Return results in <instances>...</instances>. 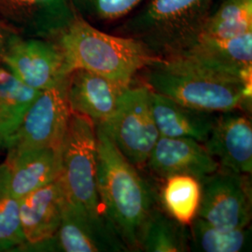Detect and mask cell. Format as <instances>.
Here are the masks:
<instances>
[{
  "mask_svg": "<svg viewBox=\"0 0 252 252\" xmlns=\"http://www.w3.org/2000/svg\"><path fill=\"white\" fill-rule=\"evenodd\" d=\"M140 72L151 90L189 108L224 112L252 101V79L187 56L155 58Z\"/></svg>",
  "mask_w": 252,
  "mask_h": 252,
  "instance_id": "cell-1",
  "label": "cell"
},
{
  "mask_svg": "<svg viewBox=\"0 0 252 252\" xmlns=\"http://www.w3.org/2000/svg\"><path fill=\"white\" fill-rule=\"evenodd\" d=\"M95 132L96 187L102 215L128 251H139L141 234L154 208L153 189L106 132L98 126Z\"/></svg>",
  "mask_w": 252,
  "mask_h": 252,
  "instance_id": "cell-2",
  "label": "cell"
},
{
  "mask_svg": "<svg viewBox=\"0 0 252 252\" xmlns=\"http://www.w3.org/2000/svg\"><path fill=\"white\" fill-rule=\"evenodd\" d=\"M214 0H146L113 34L133 38L156 58L185 53L206 25Z\"/></svg>",
  "mask_w": 252,
  "mask_h": 252,
  "instance_id": "cell-3",
  "label": "cell"
},
{
  "mask_svg": "<svg viewBox=\"0 0 252 252\" xmlns=\"http://www.w3.org/2000/svg\"><path fill=\"white\" fill-rule=\"evenodd\" d=\"M54 40L67 74L84 69L125 85H131L135 75L156 58L135 39L103 32L78 15Z\"/></svg>",
  "mask_w": 252,
  "mask_h": 252,
  "instance_id": "cell-4",
  "label": "cell"
},
{
  "mask_svg": "<svg viewBox=\"0 0 252 252\" xmlns=\"http://www.w3.org/2000/svg\"><path fill=\"white\" fill-rule=\"evenodd\" d=\"M97 141L95 126L71 112L60 147L58 180L65 201L91 218L103 217L96 187Z\"/></svg>",
  "mask_w": 252,
  "mask_h": 252,
  "instance_id": "cell-5",
  "label": "cell"
},
{
  "mask_svg": "<svg viewBox=\"0 0 252 252\" xmlns=\"http://www.w3.org/2000/svg\"><path fill=\"white\" fill-rule=\"evenodd\" d=\"M103 129L120 153L136 167L146 165L160 134L153 118L151 89L145 84L124 92L117 110Z\"/></svg>",
  "mask_w": 252,
  "mask_h": 252,
  "instance_id": "cell-6",
  "label": "cell"
},
{
  "mask_svg": "<svg viewBox=\"0 0 252 252\" xmlns=\"http://www.w3.org/2000/svg\"><path fill=\"white\" fill-rule=\"evenodd\" d=\"M66 84L67 77L40 92L6 145L7 153L38 148L60 149L71 115Z\"/></svg>",
  "mask_w": 252,
  "mask_h": 252,
  "instance_id": "cell-7",
  "label": "cell"
},
{
  "mask_svg": "<svg viewBox=\"0 0 252 252\" xmlns=\"http://www.w3.org/2000/svg\"><path fill=\"white\" fill-rule=\"evenodd\" d=\"M246 176L218 170L200 180L202 196L197 217L223 230L249 226L252 194Z\"/></svg>",
  "mask_w": 252,
  "mask_h": 252,
  "instance_id": "cell-8",
  "label": "cell"
},
{
  "mask_svg": "<svg viewBox=\"0 0 252 252\" xmlns=\"http://www.w3.org/2000/svg\"><path fill=\"white\" fill-rule=\"evenodd\" d=\"M0 62L20 81L38 91L53 87L68 75L62 52L53 39L13 34Z\"/></svg>",
  "mask_w": 252,
  "mask_h": 252,
  "instance_id": "cell-9",
  "label": "cell"
},
{
  "mask_svg": "<svg viewBox=\"0 0 252 252\" xmlns=\"http://www.w3.org/2000/svg\"><path fill=\"white\" fill-rule=\"evenodd\" d=\"M76 17L70 0H0V23L20 36L54 40Z\"/></svg>",
  "mask_w": 252,
  "mask_h": 252,
  "instance_id": "cell-10",
  "label": "cell"
},
{
  "mask_svg": "<svg viewBox=\"0 0 252 252\" xmlns=\"http://www.w3.org/2000/svg\"><path fill=\"white\" fill-rule=\"evenodd\" d=\"M215 125L204 143L220 169L240 175L252 172V126L240 109L219 112Z\"/></svg>",
  "mask_w": 252,
  "mask_h": 252,
  "instance_id": "cell-11",
  "label": "cell"
},
{
  "mask_svg": "<svg viewBox=\"0 0 252 252\" xmlns=\"http://www.w3.org/2000/svg\"><path fill=\"white\" fill-rule=\"evenodd\" d=\"M98 74L75 69L67 76L66 96L73 113L88 118L94 126L114 115L127 87Z\"/></svg>",
  "mask_w": 252,
  "mask_h": 252,
  "instance_id": "cell-12",
  "label": "cell"
},
{
  "mask_svg": "<svg viewBox=\"0 0 252 252\" xmlns=\"http://www.w3.org/2000/svg\"><path fill=\"white\" fill-rule=\"evenodd\" d=\"M54 240L64 252H128L126 244L104 217L91 218L64 199L62 219Z\"/></svg>",
  "mask_w": 252,
  "mask_h": 252,
  "instance_id": "cell-13",
  "label": "cell"
},
{
  "mask_svg": "<svg viewBox=\"0 0 252 252\" xmlns=\"http://www.w3.org/2000/svg\"><path fill=\"white\" fill-rule=\"evenodd\" d=\"M146 165L158 177L190 175L198 180L220 170L216 160L203 143L189 138H158Z\"/></svg>",
  "mask_w": 252,
  "mask_h": 252,
  "instance_id": "cell-14",
  "label": "cell"
},
{
  "mask_svg": "<svg viewBox=\"0 0 252 252\" xmlns=\"http://www.w3.org/2000/svg\"><path fill=\"white\" fill-rule=\"evenodd\" d=\"M63 201L58 179L19 199L20 224L27 245L53 241L61 222Z\"/></svg>",
  "mask_w": 252,
  "mask_h": 252,
  "instance_id": "cell-15",
  "label": "cell"
},
{
  "mask_svg": "<svg viewBox=\"0 0 252 252\" xmlns=\"http://www.w3.org/2000/svg\"><path fill=\"white\" fill-rule=\"evenodd\" d=\"M151 106L159 134L205 143L216 122L217 113L189 108L151 90Z\"/></svg>",
  "mask_w": 252,
  "mask_h": 252,
  "instance_id": "cell-16",
  "label": "cell"
},
{
  "mask_svg": "<svg viewBox=\"0 0 252 252\" xmlns=\"http://www.w3.org/2000/svg\"><path fill=\"white\" fill-rule=\"evenodd\" d=\"M10 185L19 199L58 179L60 149L38 148L7 153Z\"/></svg>",
  "mask_w": 252,
  "mask_h": 252,
  "instance_id": "cell-17",
  "label": "cell"
},
{
  "mask_svg": "<svg viewBox=\"0 0 252 252\" xmlns=\"http://www.w3.org/2000/svg\"><path fill=\"white\" fill-rule=\"evenodd\" d=\"M187 56L252 79V32L231 38L198 37Z\"/></svg>",
  "mask_w": 252,
  "mask_h": 252,
  "instance_id": "cell-18",
  "label": "cell"
},
{
  "mask_svg": "<svg viewBox=\"0 0 252 252\" xmlns=\"http://www.w3.org/2000/svg\"><path fill=\"white\" fill-rule=\"evenodd\" d=\"M41 91L33 89L0 62V147H6Z\"/></svg>",
  "mask_w": 252,
  "mask_h": 252,
  "instance_id": "cell-19",
  "label": "cell"
},
{
  "mask_svg": "<svg viewBox=\"0 0 252 252\" xmlns=\"http://www.w3.org/2000/svg\"><path fill=\"white\" fill-rule=\"evenodd\" d=\"M164 180L161 200L166 214L188 227L198 214L202 196L201 181L190 175H173Z\"/></svg>",
  "mask_w": 252,
  "mask_h": 252,
  "instance_id": "cell-20",
  "label": "cell"
},
{
  "mask_svg": "<svg viewBox=\"0 0 252 252\" xmlns=\"http://www.w3.org/2000/svg\"><path fill=\"white\" fill-rule=\"evenodd\" d=\"M188 229L190 252H243L252 249V230L249 226L223 230L196 217Z\"/></svg>",
  "mask_w": 252,
  "mask_h": 252,
  "instance_id": "cell-21",
  "label": "cell"
},
{
  "mask_svg": "<svg viewBox=\"0 0 252 252\" xmlns=\"http://www.w3.org/2000/svg\"><path fill=\"white\" fill-rule=\"evenodd\" d=\"M139 251L184 252L189 251V229L167 214L153 208L141 234Z\"/></svg>",
  "mask_w": 252,
  "mask_h": 252,
  "instance_id": "cell-22",
  "label": "cell"
},
{
  "mask_svg": "<svg viewBox=\"0 0 252 252\" xmlns=\"http://www.w3.org/2000/svg\"><path fill=\"white\" fill-rule=\"evenodd\" d=\"M252 32V0H222L211 9L199 37L231 38Z\"/></svg>",
  "mask_w": 252,
  "mask_h": 252,
  "instance_id": "cell-23",
  "label": "cell"
},
{
  "mask_svg": "<svg viewBox=\"0 0 252 252\" xmlns=\"http://www.w3.org/2000/svg\"><path fill=\"white\" fill-rule=\"evenodd\" d=\"M26 243L19 215V198L10 185L6 162L0 164V252L14 251Z\"/></svg>",
  "mask_w": 252,
  "mask_h": 252,
  "instance_id": "cell-24",
  "label": "cell"
},
{
  "mask_svg": "<svg viewBox=\"0 0 252 252\" xmlns=\"http://www.w3.org/2000/svg\"><path fill=\"white\" fill-rule=\"evenodd\" d=\"M76 14L93 23H109L126 18L146 0H70Z\"/></svg>",
  "mask_w": 252,
  "mask_h": 252,
  "instance_id": "cell-25",
  "label": "cell"
},
{
  "mask_svg": "<svg viewBox=\"0 0 252 252\" xmlns=\"http://www.w3.org/2000/svg\"><path fill=\"white\" fill-rule=\"evenodd\" d=\"M13 34L15 33L11 32L9 28H7L2 23H0V60L2 54L4 53V50L9 42V38Z\"/></svg>",
  "mask_w": 252,
  "mask_h": 252,
  "instance_id": "cell-26",
  "label": "cell"
}]
</instances>
